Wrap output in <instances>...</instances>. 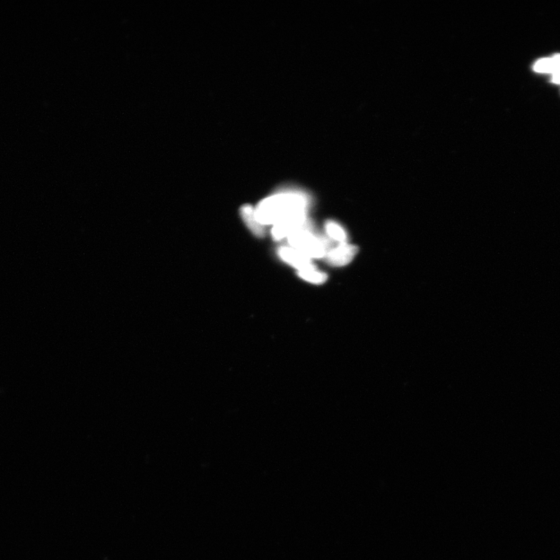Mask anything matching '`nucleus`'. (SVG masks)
Instances as JSON below:
<instances>
[{
    "instance_id": "f03ea898",
    "label": "nucleus",
    "mask_w": 560,
    "mask_h": 560,
    "mask_svg": "<svg viewBox=\"0 0 560 560\" xmlns=\"http://www.w3.org/2000/svg\"><path fill=\"white\" fill-rule=\"evenodd\" d=\"M287 240L291 248L311 259L325 258L326 253L336 246L334 241L314 233L309 221L289 235Z\"/></svg>"
},
{
    "instance_id": "6e6552de",
    "label": "nucleus",
    "mask_w": 560,
    "mask_h": 560,
    "mask_svg": "<svg viewBox=\"0 0 560 560\" xmlns=\"http://www.w3.org/2000/svg\"><path fill=\"white\" fill-rule=\"evenodd\" d=\"M297 275L302 279L310 284L321 285L327 281L328 276L326 274L320 272L317 269L297 271Z\"/></svg>"
},
{
    "instance_id": "39448f33",
    "label": "nucleus",
    "mask_w": 560,
    "mask_h": 560,
    "mask_svg": "<svg viewBox=\"0 0 560 560\" xmlns=\"http://www.w3.org/2000/svg\"><path fill=\"white\" fill-rule=\"evenodd\" d=\"M240 214L244 224L257 238H264L265 226L256 220V209L251 205H244L240 209Z\"/></svg>"
},
{
    "instance_id": "7ed1b4c3",
    "label": "nucleus",
    "mask_w": 560,
    "mask_h": 560,
    "mask_svg": "<svg viewBox=\"0 0 560 560\" xmlns=\"http://www.w3.org/2000/svg\"><path fill=\"white\" fill-rule=\"evenodd\" d=\"M358 251L356 245L348 242L339 243L326 253L325 259L331 266H345L354 259Z\"/></svg>"
},
{
    "instance_id": "423d86ee",
    "label": "nucleus",
    "mask_w": 560,
    "mask_h": 560,
    "mask_svg": "<svg viewBox=\"0 0 560 560\" xmlns=\"http://www.w3.org/2000/svg\"><path fill=\"white\" fill-rule=\"evenodd\" d=\"M534 70L538 73L556 74L560 70V55L538 61L534 66Z\"/></svg>"
},
{
    "instance_id": "0eeeda50",
    "label": "nucleus",
    "mask_w": 560,
    "mask_h": 560,
    "mask_svg": "<svg viewBox=\"0 0 560 560\" xmlns=\"http://www.w3.org/2000/svg\"><path fill=\"white\" fill-rule=\"evenodd\" d=\"M325 226L330 239L338 244L347 242V234L342 226L332 221H328Z\"/></svg>"
},
{
    "instance_id": "f257e3e1",
    "label": "nucleus",
    "mask_w": 560,
    "mask_h": 560,
    "mask_svg": "<svg viewBox=\"0 0 560 560\" xmlns=\"http://www.w3.org/2000/svg\"><path fill=\"white\" fill-rule=\"evenodd\" d=\"M309 199L299 191H284L261 200L256 209L258 222L264 226L287 221H308Z\"/></svg>"
},
{
    "instance_id": "20e7f679",
    "label": "nucleus",
    "mask_w": 560,
    "mask_h": 560,
    "mask_svg": "<svg viewBox=\"0 0 560 560\" xmlns=\"http://www.w3.org/2000/svg\"><path fill=\"white\" fill-rule=\"evenodd\" d=\"M277 254L286 264L296 269L297 271L317 269L311 259L291 247H280L277 250Z\"/></svg>"
}]
</instances>
